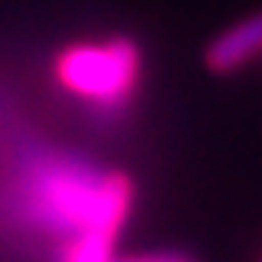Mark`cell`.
<instances>
[{"mask_svg": "<svg viewBox=\"0 0 262 262\" xmlns=\"http://www.w3.org/2000/svg\"><path fill=\"white\" fill-rule=\"evenodd\" d=\"M20 200L36 226L56 236H112L131 207L128 177L59 151L30 154L23 164Z\"/></svg>", "mask_w": 262, "mask_h": 262, "instance_id": "1", "label": "cell"}, {"mask_svg": "<svg viewBox=\"0 0 262 262\" xmlns=\"http://www.w3.org/2000/svg\"><path fill=\"white\" fill-rule=\"evenodd\" d=\"M138 69V46L121 36L105 43H76L56 59V76L62 85L98 108H121L135 95Z\"/></svg>", "mask_w": 262, "mask_h": 262, "instance_id": "2", "label": "cell"}, {"mask_svg": "<svg viewBox=\"0 0 262 262\" xmlns=\"http://www.w3.org/2000/svg\"><path fill=\"white\" fill-rule=\"evenodd\" d=\"M259 53H262V13H252L233 23L207 46V66L216 72H233Z\"/></svg>", "mask_w": 262, "mask_h": 262, "instance_id": "3", "label": "cell"}, {"mask_svg": "<svg viewBox=\"0 0 262 262\" xmlns=\"http://www.w3.org/2000/svg\"><path fill=\"white\" fill-rule=\"evenodd\" d=\"M112 236H76L62 252V262H112Z\"/></svg>", "mask_w": 262, "mask_h": 262, "instance_id": "4", "label": "cell"}, {"mask_svg": "<svg viewBox=\"0 0 262 262\" xmlns=\"http://www.w3.org/2000/svg\"><path fill=\"white\" fill-rule=\"evenodd\" d=\"M112 262H193L184 252H144V256H128V259H112Z\"/></svg>", "mask_w": 262, "mask_h": 262, "instance_id": "5", "label": "cell"}]
</instances>
